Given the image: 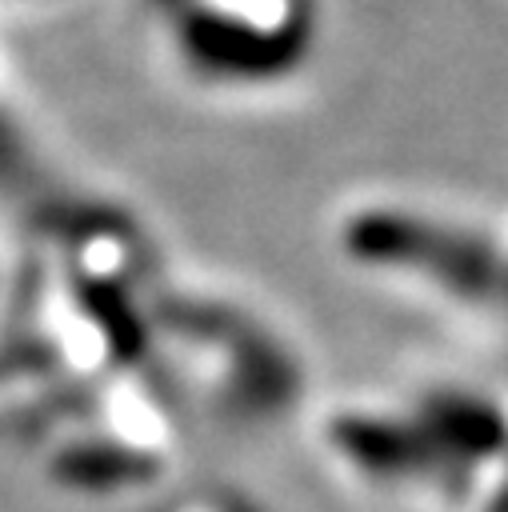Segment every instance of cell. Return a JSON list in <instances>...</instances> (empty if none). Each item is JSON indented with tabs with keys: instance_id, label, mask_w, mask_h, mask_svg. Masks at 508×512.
<instances>
[{
	"instance_id": "obj_7",
	"label": "cell",
	"mask_w": 508,
	"mask_h": 512,
	"mask_svg": "<svg viewBox=\"0 0 508 512\" xmlns=\"http://www.w3.org/2000/svg\"><path fill=\"white\" fill-rule=\"evenodd\" d=\"M4 288H8V276H4V272H0V296H4Z\"/></svg>"
},
{
	"instance_id": "obj_4",
	"label": "cell",
	"mask_w": 508,
	"mask_h": 512,
	"mask_svg": "<svg viewBox=\"0 0 508 512\" xmlns=\"http://www.w3.org/2000/svg\"><path fill=\"white\" fill-rule=\"evenodd\" d=\"M164 72L196 96H280L312 72L324 40L320 0H132Z\"/></svg>"
},
{
	"instance_id": "obj_6",
	"label": "cell",
	"mask_w": 508,
	"mask_h": 512,
	"mask_svg": "<svg viewBox=\"0 0 508 512\" xmlns=\"http://www.w3.org/2000/svg\"><path fill=\"white\" fill-rule=\"evenodd\" d=\"M8 4H12V8H20V4H36V0H0V8H8Z\"/></svg>"
},
{
	"instance_id": "obj_3",
	"label": "cell",
	"mask_w": 508,
	"mask_h": 512,
	"mask_svg": "<svg viewBox=\"0 0 508 512\" xmlns=\"http://www.w3.org/2000/svg\"><path fill=\"white\" fill-rule=\"evenodd\" d=\"M332 244L356 272L400 288L460 324H504V228L476 208L416 192H376L344 204Z\"/></svg>"
},
{
	"instance_id": "obj_1",
	"label": "cell",
	"mask_w": 508,
	"mask_h": 512,
	"mask_svg": "<svg viewBox=\"0 0 508 512\" xmlns=\"http://www.w3.org/2000/svg\"><path fill=\"white\" fill-rule=\"evenodd\" d=\"M320 440L336 472L372 496L432 512H504V412L472 380L344 400Z\"/></svg>"
},
{
	"instance_id": "obj_2",
	"label": "cell",
	"mask_w": 508,
	"mask_h": 512,
	"mask_svg": "<svg viewBox=\"0 0 508 512\" xmlns=\"http://www.w3.org/2000/svg\"><path fill=\"white\" fill-rule=\"evenodd\" d=\"M144 324L152 368L176 404L248 428L284 420L304 396L300 348L268 312L164 260L148 284Z\"/></svg>"
},
{
	"instance_id": "obj_5",
	"label": "cell",
	"mask_w": 508,
	"mask_h": 512,
	"mask_svg": "<svg viewBox=\"0 0 508 512\" xmlns=\"http://www.w3.org/2000/svg\"><path fill=\"white\" fill-rule=\"evenodd\" d=\"M168 512H268V508L240 488H204L196 496H184Z\"/></svg>"
}]
</instances>
